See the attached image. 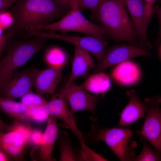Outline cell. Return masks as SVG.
I'll use <instances>...</instances> for the list:
<instances>
[{
	"label": "cell",
	"instance_id": "24",
	"mask_svg": "<svg viewBox=\"0 0 161 161\" xmlns=\"http://www.w3.org/2000/svg\"><path fill=\"white\" fill-rule=\"evenodd\" d=\"M21 102L29 109L33 107L44 108L47 102L42 96L32 91L29 92L21 98Z\"/></svg>",
	"mask_w": 161,
	"mask_h": 161
},
{
	"label": "cell",
	"instance_id": "8",
	"mask_svg": "<svg viewBox=\"0 0 161 161\" xmlns=\"http://www.w3.org/2000/svg\"><path fill=\"white\" fill-rule=\"evenodd\" d=\"M38 70L32 67L8 74L0 80L1 96L14 100L32 91L34 78Z\"/></svg>",
	"mask_w": 161,
	"mask_h": 161
},
{
	"label": "cell",
	"instance_id": "23",
	"mask_svg": "<svg viewBox=\"0 0 161 161\" xmlns=\"http://www.w3.org/2000/svg\"><path fill=\"white\" fill-rule=\"evenodd\" d=\"M138 134L143 143V147L140 154L137 157H135L133 161H161V154L157 151H154L150 148L143 136Z\"/></svg>",
	"mask_w": 161,
	"mask_h": 161
},
{
	"label": "cell",
	"instance_id": "15",
	"mask_svg": "<svg viewBox=\"0 0 161 161\" xmlns=\"http://www.w3.org/2000/svg\"><path fill=\"white\" fill-rule=\"evenodd\" d=\"M58 132V126L56 118L49 115L42 142L38 151V158L39 160H54L52 157V151Z\"/></svg>",
	"mask_w": 161,
	"mask_h": 161
},
{
	"label": "cell",
	"instance_id": "27",
	"mask_svg": "<svg viewBox=\"0 0 161 161\" xmlns=\"http://www.w3.org/2000/svg\"><path fill=\"white\" fill-rule=\"evenodd\" d=\"M43 136L44 134L41 131L37 129H32L29 137L28 143L35 148H37L41 146Z\"/></svg>",
	"mask_w": 161,
	"mask_h": 161
},
{
	"label": "cell",
	"instance_id": "10",
	"mask_svg": "<svg viewBox=\"0 0 161 161\" xmlns=\"http://www.w3.org/2000/svg\"><path fill=\"white\" fill-rule=\"evenodd\" d=\"M59 92L66 99L73 113L82 110L95 112L97 97L87 92L80 86L75 84L74 81H68Z\"/></svg>",
	"mask_w": 161,
	"mask_h": 161
},
{
	"label": "cell",
	"instance_id": "19",
	"mask_svg": "<svg viewBox=\"0 0 161 161\" xmlns=\"http://www.w3.org/2000/svg\"><path fill=\"white\" fill-rule=\"evenodd\" d=\"M32 130L29 125L25 124L15 130L1 132L0 134V145L11 144L25 147L28 143V139Z\"/></svg>",
	"mask_w": 161,
	"mask_h": 161
},
{
	"label": "cell",
	"instance_id": "3",
	"mask_svg": "<svg viewBox=\"0 0 161 161\" xmlns=\"http://www.w3.org/2000/svg\"><path fill=\"white\" fill-rule=\"evenodd\" d=\"M30 40L7 42L5 55L0 61V80L25 63L34 54L44 48L47 38L36 36Z\"/></svg>",
	"mask_w": 161,
	"mask_h": 161
},
{
	"label": "cell",
	"instance_id": "34",
	"mask_svg": "<svg viewBox=\"0 0 161 161\" xmlns=\"http://www.w3.org/2000/svg\"><path fill=\"white\" fill-rule=\"evenodd\" d=\"M149 9L153 10L154 9L153 5L157 0H144Z\"/></svg>",
	"mask_w": 161,
	"mask_h": 161
},
{
	"label": "cell",
	"instance_id": "22",
	"mask_svg": "<svg viewBox=\"0 0 161 161\" xmlns=\"http://www.w3.org/2000/svg\"><path fill=\"white\" fill-rule=\"evenodd\" d=\"M44 59L49 66L58 67L65 65L67 56L63 49L58 47H53L46 51Z\"/></svg>",
	"mask_w": 161,
	"mask_h": 161
},
{
	"label": "cell",
	"instance_id": "16",
	"mask_svg": "<svg viewBox=\"0 0 161 161\" xmlns=\"http://www.w3.org/2000/svg\"><path fill=\"white\" fill-rule=\"evenodd\" d=\"M0 108L15 122L25 123L33 120L29 109L21 102H16L0 96Z\"/></svg>",
	"mask_w": 161,
	"mask_h": 161
},
{
	"label": "cell",
	"instance_id": "31",
	"mask_svg": "<svg viewBox=\"0 0 161 161\" xmlns=\"http://www.w3.org/2000/svg\"><path fill=\"white\" fill-rule=\"evenodd\" d=\"M17 0H0V12L6 11L8 8Z\"/></svg>",
	"mask_w": 161,
	"mask_h": 161
},
{
	"label": "cell",
	"instance_id": "5",
	"mask_svg": "<svg viewBox=\"0 0 161 161\" xmlns=\"http://www.w3.org/2000/svg\"><path fill=\"white\" fill-rule=\"evenodd\" d=\"M80 10L78 5V0H72L70 11L60 20L54 23L38 26L34 30L59 31L63 33L74 31L86 35L103 36L105 32L103 27L87 20Z\"/></svg>",
	"mask_w": 161,
	"mask_h": 161
},
{
	"label": "cell",
	"instance_id": "18",
	"mask_svg": "<svg viewBox=\"0 0 161 161\" xmlns=\"http://www.w3.org/2000/svg\"><path fill=\"white\" fill-rule=\"evenodd\" d=\"M140 74L137 65L127 60L118 64L113 70L112 75L118 82L128 85L136 83L140 78Z\"/></svg>",
	"mask_w": 161,
	"mask_h": 161
},
{
	"label": "cell",
	"instance_id": "2",
	"mask_svg": "<svg viewBox=\"0 0 161 161\" xmlns=\"http://www.w3.org/2000/svg\"><path fill=\"white\" fill-rule=\"evenodd\" d=\"M92 16L103 29L105 34L112 39L132 44L138 40L139 42L137 32L123 0H100Z\"/></svg>",
	"mask_w": 161,
	"mask_h": 161
},
{
	"label": "cell",
	"instance_id": "30",
	"mask_svg": "<svg viewBox=\"0 0 161 161\" xmlns=\"http://www.w3.org/2000/svg\"><path fill=\"white\" fill-rule=\"evenodd\" d=\"M65 12L71 9L72 0H53Z\"/></svg>",
	"mask_w": 161,
	"mask_h": 161
},
{
	"label": "cell",
	"instance_id": "6",
	"mask_svg": "<svg viewBox=\"0 0 161 161\" xmlns=\"http://www.w3.org/2000/svg\"><path fill=\"white\" fill-rule=\"evenodd\" d=\"M28 36L55 38L71 43L93 55L97 60L98 64L103 61L106 54V48L107 44L103 36L93 35L84 37L70 36L64 33L58 34L53 31L43 32L38 30L30 31Z\"/></svg>",
	"mask_w": 161,
	"mask_h": 161
},
{
	"label": "cell",
	"instance_id": "7",
	"mask_svg": "<svg viewBox=\"0 0 161 161\" xmlns=\"http://www.w3.org/2000/svg\"><path fill=\"white\" fill-rule=\"evenodd\" d=\"M144 101L147 109L145 119L136 133L143 136L161 155V97L146 98Z\"/></svg>",
	"mask_w": 161,
	"mask_h": 161
},
{
	"label": "cell",
	"instance_id": "21",
	"mask_svg": "<svg viewBox=\"0 0 161 161\" xmlns=\"http://www.w3.org/2000/svg\"><path fill=\"white\" fill-rule=\"evenodd\" d=\"M57 139L59 145V160H76V159L71 147L67 133L65 131H58Z\"/></svg>",
	"mask_w": 161,
	"mask_h": 161
},
{
	"label": "cell",
	"instance_id": "12",
	"mask_svg": "<svg viewBox=\"0 0 161 161\" xmlns=\"http://www.w3.org/2000/svg\"><path fill=\"white\" fill-rule=\"evenodd\" d=\"M49 115L62 120L68 126L80 143L84 141L82 133L78 129L68 102L62 94L58 92L54 95L44 107Z\"/></svg>",
	"mask_w": 161,
	"mask_h": 161
},
{
	"label": "cell",
	"instance_id": "11",
	"mask_svg": "<svg viewBox=\"0 0 161 161\" xmlns=\"http://www.w3.org/2000/svg\"><path fill=\"white\" fill-rule=\"evenodd\" d=\"M150 57L148 49L133 45H121L112 47L106 51L102 62L98 64L94 73L102 72L108 67L128 59L138 56Z\"/></svg>",
	"mask_w": 161,
	"mask_h": 161
},
{
	"label": "cell",
	"instance_id": "29",
	"mask_svg": "<svg viewBox=\"0 0 161 161\" xmlns=\"http://www.w3.org/2000/svg\"><path fill=\"white\" fill-rule=\"evenodd\" d=\"M0 31V55L1 57L2 52L7 44V40L13 35L11 34L8 32H7L5 35H3L2 34V28L1 27Z\"/></svg>",
	"mask_w": 161,
	"mask_h": 161
},
{
	"label": "cell",
	"instance_id": "32",
	"mask_svg": "<svg viewBox=\"0 0 161 161\" xmlns=\"http://www.w3.org/2000/svg\"><path fill=\"white\" fill-rule=\"evenodd\" d=\"M156 7L155 13L157 16L160 24V30L159 32L158 38L157 43L161 42V6L159 7L157 5Z\"/></svg>",
	"mask_w": 161,
	"mask_h": 161
},
{
	"label": "cell",
	"instance_id": "33",
	"mask_svg": "<svg viewBox=\"0 0 161 161\" xmlns=\"http://www.w3.org/2000/svg\"><path fill=\"white\" fill-rule=\"evenodd\" d=\"M10 157L3 151L0 149V161H10Z\"/></svg>",
	"mask_w": 161,
	"mask_h": 161
},
{
	"label": "cell",
	"instance_id": "28",
	"mask_svg": "<svg viewBox=\"0 0 161 161\" xmlns=\"http://www.w3.org/2000/svg\"><path fill=\"white\" fill-rule=\"evenodd\" d=\"M100 0H78V4L80 10L89 9L94 11ZM92 12V13H93Z\"/></svg>",
	"mask_w": 161,
	"mask_h": 161
},
{
	"label": "cell",
	"instance_id": "13",
	"mask_svg": "<svg viewBox=\"0 0 161 161\" xmlns=\"http://www.w3.org/2000/svg\"><path fill=\"white\" fill-rule=\"evenodd\" d=\"M65 66H49L38 70L35 76L33 83V87L36 93L42 96L47 94L53 95Z\"/></svg>",
	"mask_w": 161,
	"mask_h": 161
},
{
	"label": "cell",
	"instance_id": "25",
	"mask_svg": "<svg viewBox=\"0 0 161 161\" xmlns=\"http://www.w3.org/2000/svg\"><path fill=\"white\" fill-rule=\"evenodd\" d=\"M0 149L10 158L16 160H23L25 147L11 144L0 145Z\"/></svg>",
	"mask_w": 161,
	"mask_h": 161
},
{
	"label": "cell",
	"instance_id": "14",
	"mask_svg": "<svg viewBox=\"0 0 161 161\" xmlns=\"http://www.w3.org/2000/svg\"><path fill=\"white\" fill-rule=\"evenodd\" d=\"M126 95L129 100L121 113L118 124L119 126L130 125L139 119L145 117L147 112L146 105L141 101L134 90L127 91Z\"/></svg>",
	"mask_w": 161,
	"mask_h": 161
},
{
	"label": "cell",
	"instance_id": "4",
	"mask_svg": "<svg viewBox=\"0 0 161 161\" xmlns=\"http://www.w3.org/2000/svg\"><path fill=\"white\" fill-rule=\"evenodd\" d=\"M90 133L92 140L105 142L121 161H133L135 157V141L130 138L134 132L127 128H107L95 126Z\"/></svg>",
	"mask_w": 161,
	"mask_h": 161
},
{
	"label": "cell",
	"instance_id": "9",
	"mask_svg": "<svg viewBox=\"0 0 161 161\" xmlns=\"http://www.w3.org/2000/svg\"><path fill=\"white\" fill-rule=\"evenodd\" d=\"M137 32L139 47L148 49L152 46L147 36V30L150 21L155 12L149 9L144 0H123Z\"/></svg>",
	"mask_w": 161,
	"mask_h": 161
},
{
	"label": "cell",
	"instance_id": "35",
	"mask_svg": "<svg viewBox=\"0 0 161 161\" xmlns=\"http://www.w3.org/2000/svg\"><path fill=\"white\" fill-rule=\"evenodd\" d=\"M160 54H161V47H160Z\"/></svg>",
	"mask_w": 161,
	"mask_h": 161
},
{
	"label": "cell",
	"instance_id": "17",
	"mask_svg": "<svg viewBox=\"0 0 161 161\" xmlns=\"http://www.w3.org/2000/svg\"><path fill=\"white\" fill-rule=\"evenodd\" d=\"M95 66V63L89 53L75 46L71 72L68 81H74L79 76H84Z\"/></svg>",
	"mask_w": 161,
	"mask_h": 161
},
{
	"label": "cell",
	"instance_id": "20",
	"mask_svg": "<svg viewBox=\"0 0 161 161\" xmlns=\"http://www.w3.org/2000/svg\"><path fill=\"white\" fill-rule=\"evenodd\" d=\"M80 86L85 90L91 92L101 94L109 89L111 82L109 76L100 72L90 76Z\"/></svg>",
	"mask_w": 161,
	"mask_h": 161
},
{
	"label": "cell",
	"instance_id": "1",
	"mask_svg": "<svg viewBox=\"0 0 161 161\" xmlns=\"http://www.w3.org/2000/svg\"><path fill=\"white\" fill-rule=\"evenodd\" d=\"M65 12L53 0H17L10 12L13 22L7 32L23 35L24 31L49 24Z\"/></svg>",
	"mask_w": 161,
	"mask_h": 161
},
{
	"label": "cell",
	"instance_id": "26",
	"mask_svg": "<svg viewBox=\"0 0 161 161\" xmlns=\"http://www.w3.org/2000/svg\"><path fill=\"white\" fill-rule=\"evenodd\" d=\"M80 154L82 160L86 161H107L100 154L87 147L84 142L80 143Z\"/></svg>",
	"mask_w": 161,
	"mask_h": 161
}]
</instances>
